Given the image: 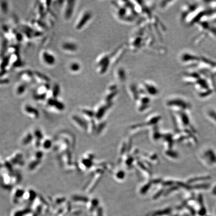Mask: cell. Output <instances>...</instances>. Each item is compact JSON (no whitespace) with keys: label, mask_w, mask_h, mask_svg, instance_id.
I'll list each match as a JSON object with an SVG mask.
<instances>
[{"label":"cell","mask_w":216,"mask_h":216,"mask_svg":"<svg viewBox=\"0 0 216 216\" xmlns=\"http://www.w3.org/2000/svg\"><path fill=\"white\" fill-rule=\"evenodd\" d=\"M44 156V153L42 151L38 150L34 152L33 155V157L30 161V162L28 164V169L30 171L36 169L38 166L41 163L42 159Z\"/></svg>","instance_id":"1"},{"label":"cell","mask_w":216,"mask_h":216,"mask_svg":"<svg viewBox=\"0 0 216 216\" xmlns=\"http://www.w3.org/2000/svg\"><path fill=\"white\" fill-rule=\"evenodd\" d=\"M7 160L11 163V164L14 166H19L21 167L24 165V161L23 160V156L20 152H17L13 154L9 157Z\"/></svg>","instance_id":"2"},{"label":"cell","mask_w":216,"mask_h":216,"mask_svg":"<svg viewBox=\"0 0 216 216\" xmlns=\"http://www.w3.org/2000/svg\"><path fill=\"white\" fill-rule=\"evenodd\" d=\"M203 159L210 166L216 165V154L211 149L207 150L203 154Z\"/></svg>","instance_id":"3"},{"label":"cell","mask_w":216,"mask_h":216,"mask_svg":"<svg viewBox=\"0 0 216 216\" xmlns=\"http://www.w3.org/2000/svg\"><path fill=\"white\" fill-rule=\"evenodd\" d=\"M25 113L33 119H38L40 117V113L38 110L31 105H26L24 108Z\"/></svg>","instance_id":"4"},{"label":"cell","mask_w":216,"mask_h":216,"mask_svg":"<svg viewBox=\"0 0 216 216\" xmlns=\"http://www.w3.org/2000/svg\"><path fill=\"white\" fill-rule=\"evenodd\" d=\"M47 105L50 107L57 110L58 111H62L65 109L64 104L55 98L49 99L47 102Z\"/></svg>","instance_id":"5"},{"label":"cell","mask_w":216,"mask_h":216,"mask_svg":"<svg viewBox=\"0 0 216 216\" xmlns=\"http://www.w3.org/2000/svg\"><path fill=\"white\" fill-rule=\"evenodd\" d=\"M25 192V191L21 188H17L14 189L12 195L13 202L15 203H17L20 200L23 198Z\"/></svg>","instance_id":"6"},{"label":"cell","mask_w":216,"mask_h":216,"mask_svg":"<svg viewBox=\"0 0 216 216\" xmlns=\"http://www.w3.org/2000/svg\"><path fill=\"white\" fill-rule=\"evenodd\" d=\"M91 17H92V15H91V13L89 12L85 13L82 17H81L80 21L78 22L77 26H76V28L77 29H82L84 26H85L87 23L90 20Z\"/></svg>","instance_id":"7"},{"label":"cell","mask_w":216,"mask_h":216,"mask_svg":"<svg viewBox=\"0 0 216 216\" xmlns=\"http://www.w3.org/2000/svg\"><path fill=\"white\" fill-rule=\"evenodd\" d=\"M169 104L170 105L176 106L177 107H179L181 108V109H188L190 108V106L189 105L188 103H187L186 102L182 100H180V99H174L172 101L169 102Z\"/></svg>","instance_id":"8"},{"label":"cell","mask_w":216,"mask_h":216,"mask_svg":"<svg viewBox=\"0 0 216 216\" xmlns=\"http://www.w3.org/2000/svg\"><path fill=\"white\" fill-rule=\"evenodd\" d=\"M42 58L45 63L49 65L54 64L56 62V59L53 55L47 52H43L42 54Z\"/></svg>","instance_id":"9"},{"label":"cell","mask_w":216,"mask_h":216,"mask_svg":"<svg viewBox=\"0 0 216 216\" xmlns=\"http://www.w3.org/2000/svg\"><path fill=\"white\" fill-rule=\"evenodd\" d=\"M36 198L37 194L36 192L33 190V189H28L27 190L25 191L23 197L24 200L30 202H32V201L36 199Z\"/></svg>","instance_id":"10"},{"label":"cell","mask_w":216,"mask_h":216,"mask_svg":"<svg viewBox=\"0 0 216 216\" xmlns=\"http://www.w3.org/2000/svg\"><path fill=\"white\" fill-rule=\"evenodd\" d=\"M34 140V136L31 132H27L24 135L21 140V144L24 146L29 145L31 143H32Z\"/></svg>","instance_id":"11"},{"label":"cell","mask_w":216,"mask_h":216,"mask_svg":"<svg viewBox=\"0 0 216 216\" xmlns=\"http://www.w3.org/2000/svg\"><path fill=\"white\" fill-rule=\"evenodd\" d=\"M68 3L65 13V17L67 19L71 17L74 9V1H69Z\"/></svg>","instance_id":"12"},{"label":"cell","mask_w":216,"mask_h":216,"mask_svg":"<svg viewBox=\"0 0 216 216\" xmlns=\"http://www.w3.org/2000/svg\"><path fill=\"white\" fill-rule=\"evenodd\" d=\"M209 176H200L192 178L189 181V184H197L202 183L205 181L208 180L210 179Z\"/></svg>","instance_id":"13"},{"label":"cell","mask_w":216,"mask_h":216,"mask_svg":"<svg viewBox=\"0 0 216 216\" xmlns=\"http://www.w3.org/2000/svg\"><path fill=\"white\" fill-rule=\"evenodd\" d=\"M53 146V142L49 138H44L42 141L41 147L45 150H49Z\"/></svg>","instance_id":"14"},{"label":"cell","mask_w":216,"mask_h":216,"mask_svg":"<svg viewBox=\"0 0 216 216\" xmlns=\"http://www.w3.org/2000/svg\"><path fill=\"white\" fill-rule=\"evenodd\" d=\"M63 49L69 51H75L77 50V46L76 45L73 43L67 42L63 44Z\"/></svg>","instance_id":"15"},{"label":"cell","mask_w":216,"mask_h":216,"mask_svg":"<svg viewBox=\"0 0 216 216\" xmlns=\"http://www.w3.org/2000/svg\"><path fill=\"white\" fill-rule=\"evenodd\" d=\"M72 120L75 123L77 124L78 126H80L81 127L83 128V129H84L85 128V123H84L82 120H81L80 118H79L77 116L74 115L72 117Z\"/></svg>","instance_id":"16"},{"label":"cell","mask_w":216,"mask_h":216,"mask_svg":"<svg viewBox=\"0 0 216 216\" xmlns=\"http://www.w3.org/2000/svg\"><path fill=\"white\" fill-rule=\"evenodd\" d=\"M146 89L147 91L151 94L155 95L158 93L157 90L155 87L153 85L146 84Z\"/></svg>","instance_id":"17"},{"label":"cell","mask_w":216,"mask_h":216,"mask_svg":"<svg viewBox=\"0 0 216 216\" xmlns=\"http://www.w3.org/2000/svg\"><path fill=\"white\" fill-rule=\"evenodd\" d=\"M208 116L211 120L216 123V112L213 110H210L208 112Z\"/></svg>","instance_id":"18"},{"label":"cell","mask_w":216,"mask_h":216,"mask_svg":"<svg viewBox=\"0 0 216 216\" xmlns=\"http://www.w3.org/2000/svg\"><path fill=\"white\" fill-rule=\"evenodd\" d=\"M70 70L73 72H77L80 70V66L77 63H72L70 66Z\"/></svg>","instance_id":"19"},{"label":"cell","mask_w":216,"mask_h":216,"mask_svg":"<svg viewBox=\"0 0 216 216\" xmlns=\"http://www.w3.org/2000/svg\"><path fill=\"white\" fill-rule=\"evenodd\" d=\"M59 92H60V88L59 86L58 85H55V86L54 87L53 90V96L54 98H56L57 97Z\"/></svg>","instance_id":"20"},{"label":"cell","mask_w":216,"mask_h":216,"mask_svg":"<svg viewBox=\"0 0 216 216\" xmlns=\"http://www.w3.org/2000/svg\"><path fill=\"white\" fill-rule=\"evenodd\" d=\"M25 90H26V86H25V85H20L18 87L17 92L18 94L21 95L23 93H24Z\"/></svg>","instance_id":"21"},{"label":"cell","mask_w":216,"mask_h":216,"mask_svg":"<svg viewBox=\"0 0 216 216\" xmlns=\"http://www.w3.org/2000/svg\"><path fill=\"white\" fill-rule=\"evenodd\" d=\"M2 10H3V12H7L8 8H7V4L5 2H4L2 4Z\"/></svg>","instance_id":"22"},{"label":"cell","mask_w":216,"mask_h":216,"mask_svg":"<svg viewBox=\"0 0 216 216\" xmlns=\"http://www.w3.org/2000/svg\"><path fill=\"white\" fill-rule=\"evenodd\" d=\"M213 193L214 194H215V195H216V185L215 187H214L213 191Z\"/></svg>","instance_id":"23"}]
</instances>
